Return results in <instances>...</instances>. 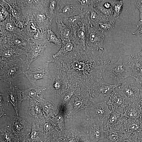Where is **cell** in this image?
<instances>
[{"instance_id":"1","label":"cell","mask_w":142,"mask_h":142,"mask_svg":"<svg viewBox=\"0 0 142 142\" xmlns=\"http://www.w3.org/2000/svg\"><path fill=\"white\" fill-rule=\"evenodd\" d=\"M54 59L57 69L65 73L70 88L74 91L92 93L95 83L103 79L105 69L111 64L105 49L77 45L68 54Z\"/></svg>"},{"instance_id":"2","label":"cell","mask_w":142,"mask_h":142,"mask_svg":"<svg viewBox=\"0 0 142 142\" xmlns=\"http://www.w3.org/2000/svg\"><path fill=\"white\" fill-rule=\"evenodd\" d=\"M103 76L108 80H116L119 83L128 77H133V74L127 63L120 57L116 62L106 66L104 71Z\"/></svg>"},{"instance_id":"3","label":"cell","mask_w":142,"mask_h":142,"mask_svg":"<svg viewBox=\"0 0 142 142\" xmlns=\"http://www.w3.org/2000/svg\"><path fill=\"white\" fill-rule=\"evenodd\" d=\"M25 61L18 57L7 62L0 61V79L8 84L19 75L22 74Z\"/></svg>"},{"instance_id":"4","label":"cell","mask_w":142,"mask_h":142,"mask_svg":"<svg viewBox=\"0 0 142 142\" xmlns=\"http://www.w3.org/2000/svg\"><path fill=\"white\" fill-rule=\"evenodd\" d=\"M34 43L22 31L6 37H0V46H10L26 54L30 50Z\"/></svg>"},{"instance_id":"5","label":"cell","mask_w":142,"mask_h":142,"mask_svg":"<svg viewBox=\"0 0 142 142\" xmlns=\"http://www.w3.org/2000/svg\"><path fill=\"white\" fill-rule=\"evenodd\" d=\"M82 12L77 0H58L55 17L68 18L79 15Z\"/></svg>"},{"instance_id":"6","label":"cell","mask_w":142,"mask_h":142,"mask_svg":"<svg viewBox=\"0 0 142 142\" xmlns=\"http://www.w3.org/2000/svg\"><path fill=\"white\" fill-rule=\"evenodd\" d=\"M86 25L87 34L85 47L98 49H104V32L98 30V26L93 24L89 21Z\"/></svg>"},{"instance_id":"7","label":"cell","mask_w":142,"mask_h":142,"mask_svg":"<svg viewBox=\"0 0 142 142\" xmlns=\"http://www.w3.org/2000/svg\"><path fill=\"white\" fill-rule=\"evenodd\" d=\"M85 113L88 118L104 121L108 118L111 111L105 100L89 104L85 108Z\"/></svg>"},{"instance_id":"8","label":"cell","mask_w":142,"mask_h":142,"mask_svg":"<svg viewBox=\"0 0 142 142\" xmlns=\"http://www.w3.org/2000/svg\"><path fill=\"white\" fill-rule=\"evenodd\" d=\"M52 62H54L53 60L48 61L44 64L30 68L28 70L23 72L22 74L26 76L32 85L36 84V82L39 79H50L51 80L52 77L50 74L49 64Z\"/></svg>"},{"instance_id":"9","label":"cell","mask_w":142,"mask_h":142,"mask_svg":"<svg viewBox=\"0 0 142 142\" xmlns=\"http://www.w3.org/2000/svg\"><path fill=\"white\" fill-rule=\"evenodd\" d=\"M118 87L128 104L140 101L142 97L136 83L133 82H124L121 84Z\"/></svg>"},{"instance_id":"10","label":"cell","mask_w":142,"mask_h":142,"mask_svg":"<svg viewBox=\"0 0 142 142\" xmlns=\"http://www.w3.org/2000/svg\"><path fill=\"white\" fill-rule=\"evenodd\" d=\"M104 121L87 118L88 133L90 142H97L100 140L104 139Z\"/></svg>"},{"instance_id":"11","label":"cell","mask_w":142,"mask_h":142,"mask_svg":"<svg viewBox=\"0 0 142 142\" xmlns=\"http://www.w3.org/2000/svg\"><path fill=\"white\" fill-rule=\"evenodd\" d=\"M51 80V88L58 94L62 95L69 88L66 74L60 70L58 69L57 72L53 77H52Z\"/></svg>"},{"instance_id":"12","label":"cell","mask_w":142,"mask_h":142,"mask_svg":"<svg viewBox=\"0 0 142 142\" xmlns=\"http://www.w3.org/2000/svg\"><path fill=\"white\" fill-rule=\"evenodd\" d=\"M121 83L115 84H108L103 79L96 82L93 87L92 92L93 97L101 99H104L106 97L109 96L113 90L118 87Z\"/></svg>"},{"instance_id":"13","label":"cell","mask_w":142,"mask_h":142,"mask_svg":"<svg viewBox=\"0 0 142 142\" xmlns=\"http://www.w3.org/2000/svg\"><path fill=\"white\" fill-rule=\"evenodd\" d=\"M25 22L21 31L32 41L40 31L34 21L31 9L28 10L24 16Z\"/></svg>"},{"instance_id":"14","label":"cell","mask_w":142,"mask_h":142,"mask_svg":"<svg viewBox=\"0 0 142 142\" xmlns=\"http://www.w3.org/2000/svg\"><path fill=\"white\" fill-rule=\"evenodd\" d=\"M49 44L46 42L34 43L30 51L26 54V58L25 62L27 69H29L33 62L43 56L44 52Z\"/></svg>"},{"instance_id":"15","label":"cell","mask_w":142,"mask_h":142,"mask_svg":"<svg viewBox=\"0 0 142 142\" xmlns=\"http://www.w3.org/2000/svg\"><path fill=\"white\" fill-rule=\"evenodd\" d=\"M10 8V18L21 30L25 22L24 16L21 8L18 5L16 0H4Z\"/></svg>"},{"instance_id":"16","label":"cell","mask_w":142,"mask_h":142,"mask_svg":"<svg viewBox=\"0 0 142 142\" xmlns=\"http://www.w3.org/2000/svg\"><path fill=\"white\" fill-rule=\"evenodd\" d=\"M46 89L45 87L38 86L36 84H32L29 88L22 91L23 99L38 102L44 99Z\"/></svg>"},{"instance_id":"17","label":"cell","mask_w":142,"mask_h":142,"mask_svg":"<svg viewBox=\"0 0 142 142\" xmlns=\"http://www.w3.org/2000/svg\"><path fill=\"white\" fill-rule=\"evenodd\" d=\"M8 84L9 88L7 89V94L9 102L13 106L17 114L18 115L21 104L24 100L22 91L17 87L13 85L12 82Z\"/></svg>"},{"instance_id":"18","label":"cell","mask_w":142,"mask_h":142,"mask_svg":"<svg viewBox=\"0 0 142 142\" xmlns=\"http://www.w3.org/2000/svg\"><path fill=\"white\" fill-rule=\"evenodd\" d=\"M31 10L34 21L39 29L45 31L52 28V21L43 11Z\"/></svg>"},{"instance_id":"19","label":"cell","mask_w":142,"mask_h":142,"mask_svg":"<svg viewBox=\"0 0 142 142\" xmlns=\"http://www.w3.org/2000/svg\"><path fill=\"white\" fill-rule=\"evenodd\" d=\"M124 131L120 125H115L104 132V142H119Z\"/></svg>"},{"instance_id":"20","label":"cell","mask_w":142,"mask_h":142,"mask_svg":"<svg viewBox=\"0 0 142 142\" xmlns=\"http://www.w3.org/2000/svg\"><path fill=\"white\" fill-rule=\"evenodd\" d=\"M55 18L57 25L56 34L60 38L62 42L72 41L73 33L71 30L64 23L62 19Z\"/></svg>"},{"instance_id":"21","label":"cell","mask_w":142,"mask_h":142,"mask_svg":"<svg viewBox=\"0 0 142 142\" xmlns=\"http://www.w3.org/2000/svg\"><path fill=\"white\" fill-rule=\"evenodd\" d=\"M0 61L5 62L11 61L25 54L23 52L11 46H0Z\"/></svg>"},{"instance_id":"22","label":"cell","mask_w":142,"mask_h":142,"mask_svg":"<svg viewBox=\"0 0 142 142\" xmlns=\"http://www.w3.org/2000/svg\"><path fill=\"white\" fill-rule=\"evenodd\" d=\"M123 126L124 131L136 134L142 132V125L139 118H131L124 116Z\"/></svg>"},{"instance_id":"23","label":"cell","mask_w":142,"mask_h":142,"mask_svg":"<svg viewBox=\"0 0 142 142\" xmlns=\"http://www.w3.org/2000/svg\"><path fill=\"white\" fill-rule=\"evenodd\" d=\"M22 32L10 18L0 22V37H6Z\"/></svg>"},{"instance_id":"24","label":"cell","mask_w":142,"mask_h":142,"mask_svg":"<svg viewBox=\"0 0 142 142\" xmlns=\"http://www.w3.org/2000/svg\"><path fill=\"white\" fill-rule=\"evenodd\" d=\"M111 112L108 118L105 125L104 126L108 129L121 121L124 116V109L118 106H111Z\"/></svg>"},{"instance_id":"25","label":"cell","mask_w":142,"mask_h":142,"mask_svg":"<svg viewBox=\"0 0 142 142\" xmlns=\"http://www.w3.org/2000/svg\"><path fill=\"white\" fill-rule=\"evenodd\" d=\"M18 6L21 8L32 9L38 11L44 10L45 0H16Z\"/></svg>"},{"instance_id":"26","label":"cell","mask_w":142,"mask_h":142,"mask_svg":"<svg viewBox=\"0 0 142 142\" xmlns=\"http://www.w3.org/2000/svg\"><path fill=\"white\" fill-rule=\"evenodd\" d=\"M88 19L92 24L99 25L100 23L108 22L109 19L106 18L99 10L94 8L93 5L89 6L88 8Z\"/></svg>"},{"instance_id":"27","label":"cell","mask_w":142,"mask_h":142,"mask_svg":"<svg viewBox=\"0 0 142 142\" xmlns=\"http://www.w3.org/2000/svg\"><path fill=\"white\" fill-rule=\"evenodd\" d=\"M72 33V41L76 45L85 47L87 34L86 24L81 25Z\"/></svg>"},{"instance_id":"28","label":"cell","mask_w":142,"mask_h":142,"mask_svg":"<svg viewBox=\"0 0 142 142\" xmlns=\"http://www.w3.org/2000/svg\"><path fill=\"white\" fill-rule=\"evenodd\" d=\"M127 63L132 71L133 78L142 77V58L136 57L131 54Z\"/></svg>"},{"instance_id":"29","label":"cell","mask_w":142,"mask_h":142,"mask_svg":"<svg viewBox=\"0 0 142 142\" xmlns=\"http://www.w3.org/2000/svg\"><path fill=\"white\" fill-rule=\"evenodd\" d=\"M109 97L107 102L109 106H120L124 109L129 104L124 97L121 96L115 89L113 90Z\"/></svg>"},{"instance_id":"30","label":"cell","mask_w":142,"mask_h":142,"mask_svg":"<svg viewBox=\"0 0 142 142\" xmlns=\"http://www.w3.org/2000/svg\"><path fill=\"white\" fill-rule=\"evenodd\" d=\"M142 111L140 101L129 104L124 109L123 115L125 117L135 118H138Z\"/></svg>"},{"instance_id":"31","label":"cell","mask_w":142,"mask_h":142,"mask_svg":"<svg viewBox=\"0 0 142 142\" xmlns=\"http://www.w3.org/2000/svg\"><path fill=\"white\" fill-rule=\"evenodd\" d=\"M58 0H45L44 8L43 11L52 21L55 17Z\"/></svg>"},{"instance_id":"32","label":"cell","mask_w":142,"mask_h":142,"mask_svg":"<svg viewBox=\"0 0 142 142\" xmlns=\"http://www.w3.org/2000/svg\"><path fill=\"white\" fill-rule=\"evenodd\" d=\"M76 45L71 40L62 42V45L60 50L53 55V58L63 57L71 52Z\"/></svg>"},{"instance_id":"33","label":"cell","mask_w":142,"mask_h":142,"mask_svg":"<svg viewBox=\"0 0 142 142\" xmlns=\"http://www.w3.org/2000/svg\"><path fill=\"white\" fill-rule=\"evenodd\" d=\"M38 102L47 115L52 116L56 113V107L50 100L43 99Z\"/></svg>"},{"instance_id":"34","label":"cell","mask_w":142,"mask_h":142,"mask_svg":"<svg viewBox=\"0 0 142 142\" xmlns=\"http://www.w3.org/2000/svg\"><path fill=\"white\" fill-rule=\"evenodd\" d=\"M10 8L4 0L0 1V22L10 18Z\"/></svg>"},{"instance_id":"35","label":"cell","mask_w":142,"mask_h":142,"mask_svg":"<svg viewBox=\"0 0 142 142\" xmlns=\"http://www.w3.org/2000/svg\"><path fill=\"white\" fill-rule=\"evenodd\" d=\"M112 2L113 16L114 19H116L119 17L122 11L123 3L121 0H113Z\"/></svg>"},{"instance_id":"36","label":"cell","mask_w":142,"mask_h":142,"mask_svg":"<svg viewBox=\"0 0 142 142\" xmlns=\"http://www.w3.org/2000/svg\"><path fill=\"white\" fill-rule=\"evenodd\" d=\"M52 28L49 29L48 31L47 37L49 42L52 43L59 48H61L62 45L61 39L52 30Z\"/></svg>"},{"instance_id":"37","label":"cell","mask_w":142,"mask_h":142,"mask_svg":"<svg viewBox=\"0 0 142 142\" xmlns=\"http://www.w3.org/2000/svg\"><path fill=\"white\" fill-rule=\"evenodd\" d=\"M98 24V30L104 32L113 29L115 27V21L113 19L108 22L100 23Z\"/></svg>"},{"instance_id":"38","label":"cell","mask_w":142,"mask_h":142,"mask_svg":"<svg viewBox=\"0 0 142 142\" xmlns=\"http://www.w3.org/2000/svg\"><path fill=\"white\" fill-rule=\"evenodd\" d=\"M0 116H2L8 108L9 102L7 93L3 94L0 93Z\"/></svg>"},{"instance_id":"39","label":"cell","mask_w":142,"mask_h":142,"mask_svg":"<svg viewBox=\"0 0 142 142\" xmlns=\"http://www.w3.org/2000/svg\"><path fill=\"white\" fill-rule=\"evenodd\" d=\"M93 7L100 11L104 16L107 18L111 17L113 16L112 8L107 9L100 3L93 5Z\"/></svg>"},{"instance_id":"40","label":"cell","mask_w":142,"mask_h":142,"mask_svg":"<svg viewBox=\"0 0 142 142\" xmlns=\"http://www.w3.org/2000/svg\"><path fill=\"white\" fill-rule=\"evenodd\" d=\"M40 104L36 101H30L29 108V113L30 115L35 116H37L40 112Z\"/></svg>"},{"instance_id":"41","label":"cell","mask_w":142,"mask_h":142,"mask_svg":"<svg viewBox=\"0 0 142 142\" xmlns=\"http://www.w3.org/2000/svg\"><path fill=\"white\" fill-rule=\"evenodd\" d=\"M77 1L82 9V12L86 10L89 6L100 3L103 1L78 0Z\"/></svg>"},{"instance_id":"42","label":"cell","mask_w":142,"mask_h":142,"mask_svg":"<svg viewBox=\"0 0 142 142\" xmlns=\"http://www.w3.org/2000/svg\"><path fill=\"white\" fill-rule=\"evenodd\" d=\"M136 134L125 131L119 142H136Z\"/></svg>"},{"instance_id":"43","label":"cell","mask_w":142,"mask_h":142,"mask_svg":"<svg viewBox=\"0 0 142 142\" xmlns=\"http://www.w3.org/2000/svg\"><path fill=\"white\" fill-rule=\"evenodd\" d=\"M136 81V84L138 87L140 94L142 97V77H138L134 78Z\"/></svg>"},{"instance_id":"44","label":"cell","mask_w":142,"mask_h":142,"mask_svg":"<svg viewBox=\"0 0 142 142\" xmlns=\"http://www.w3.org/2000/svg\"><path fill=\"white\" fill-rule=\"evenodd\" d=\"M135 7L139 9L140 15L142 14V0H135L134 2Z\"/></svg>"},{"instance_id":"45","label":"cell","mask_w":142,"mask_h":142,"mask_svg":"<svg viewBox=\"0 0 142 142\" xmlns=\"http://www.w3.org/2000/svg\"><path fill=\"white\" fill-rule=\"evenodd\" d=\"M132 34L134 36H136L138 37H142V25L139 27L138 29Z\"/></svg>"},{"instance_id":"46","label":"cell","mask_w":142,"mask_h":142,"mask_svg":"<svg viewBox=\"0 0 142 142\" xmlns=\"http://www.w3.org/2000/svg\"><path fill=\"white\" fill-rule=\"evenodd\" d=\"M136 142H142V132L136 133Z\"/></svg>"},{"instance_id":"47","label":"cell","mask_w":142,"mask_h":142,"mask_svg":"<svg viewBox=\"0 0 142 142\" xmlns=\"http://www.w3.org/2000/svg\"><path fill=\"white\" fill-rule=\"evenodd\" d=\"M103 5L104 7L107 9H110L112 8L111 4L108 2H105Z\"/></svg>"},{"instance_id":"48","label":"cell","mask_w":142,"mask_h":142,"mask_svg":"<svg viewBox=\"0 0 142 142\" xmlns=\"http://www.w3.org/2000/svg\"><path fill=\"white\" fill-rule=\"evenodd\" d=\"M37 136V133L35 131H33L31 134V137L32 139H35Z\"/></svg>"},{"instance_id":"49","label":"cell","mask_w":142,"mask_h":142,"mask_svg":"<svg viewBox=\"0 0 142 142\" xmlns=\"http://www.w3.org/2000/svg\"><path fill=\"white\" fill-rule=\"evenodd\" d=\"M139 118L141 122V125H142V111L139 116Z\"/></svg>"},{"instance_id":"50","label":"cell","mask_w":142,"mask_h":142,"mask_svg":"<svg viewBox=\"0 0 142 142\" xmlns=\"http://www.w3.org/2000/svg\"><path fill=\"white\" fill-rule=\"evenodd\" d=\"M138 55L139 57L142 58V48L141 51L138 53Z\"/></svg>"},{"instance_id":"51","label":"cell","mask_w":142,"mask_h":142,"mask_svg":"<svg viewBox=\"0 0 142 142\" xmlns=\"http://www.w3.org/2000/svg\"><path fill=\"white\" fill-rule=\"evenodd\" d=\"M5 138L6 139L8 140H10V138L9 136L7 134H6L5 136Z\"/></svg>"},{"instance_id":"52","label":"cell","mask_w":142,"mask_h":142,"mask_svg":"<svg viewBox=\"0 0 142 142\" xmlns=\"http://www.w3.org/2000/svg\"><path fill=\"white\" fill-rule=\"evenodd\" d=\"M140 103L141 105V107L142 109V98L140 101Z\"/></svg>"}]
</instances>
